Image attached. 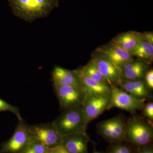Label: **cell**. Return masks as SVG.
Wrapping results in <instances>:
<instances>
[{"label":"cell","instance_id":"4fadbf2b","mask_svg":"<svg viewBox=\"0 0 153 153\" xmlns=\"http://www.w3.org/2000/svg\"><path fill=\"white\" fill-rule=\"evenodd\" d=\"M99 51L107 57L120 71L125 64L133 60L131 53L112 45L102 48Z\"/></svg>","mask_w":153,"mask_h":153},{"label":"cell","instance_id":"cb8c5ba5","mask_svg":"<svg viewBox=\"0 0 153 153\" xmlns=\"http://www.w3.org/2000/svg\"><path fill=\"white\" fill-rule=\"evenodd\" d=\"M134 148V153H153V147L152 143L144 146Z\"/></svg>","mask_w":153,"mask_h":153},{"label":"cell","instance_id":"5bb4252c","mask_svg":"<svg viewBox=\"0 0 153 153\" xmlns=\"http://www.w3.org/2000/svg\"><path fill=\"white\" fill-rule=\"evenodd\" d=\"M79 77L82 89L86 93L110 96L111 87L107 83L97 82L82 74L79 70H75Z\"/></svg>","mask_w":153,"mask_h":153},{"label":"cell","instance_id":"f1b7e54d","mask_svg":"<svg viewBox=\"0 0 153 153\" xmlns=\"http://www.w3.org/2000/svg\"><path fill=\"white\" fill-rule=\"evenodd\" d=\"M49 153V151H48V152H45V153Z\"/></svg>","mask_w":153,"mask_h":153},{"label":"cell","instance_id":"ba28073f","mask_svg":"<svg viewBox=\"0 0 153 153\" xmlns=\"http://www.w3.org/2000/svg\"><path fill=\"white\" fill-rule=\"evenodd\" d=\"M60 106L66 110L82 106L86 92L82 88L70 86H54Z\"/></svg>","mask_w":153,"mask_h":153},{"label":"cell","instance_id":"7402d4cb","mask_svg":"<svg viewBox=\"0 0 153 153\" xmlns=\"http://www.w3.org/2000/svg\"><path fill=\"white\" fill-rule=\"evenodd\" d=\"M7 111L13 113L18 117L19 121H22L23 120V118L20 114L19 108L18 107L11 105L7 102L0 98V112Z\"/></svg>","mask_w":153,"mask_h":153},{"label":"cell","instance_id":"277c9868","mask_svg":"<svg viewBox=\"0 0 153 153\" xmlns=\"http://www.w3.org/2000/svg\"><path fill=\"white\" fill-rule=\"evenodd\" d=\"M97 129L99 134L110 144L126 142V121L122 115L100 123Z\"/></svg>","mask_w":153,"mask_h":153},{"label":"cell","instance_id":"2e32d148","mask_svg":"<svg viewBox=\"0 0 153 153\" xmlns=\"http://www.w3.org/2000/svg\"><path fill=\"white\" fill-rule=\"evenodd\" d=\"M118 85L124 91L137 98L144 99L151 96L144 82L140 79L126 81L122 80Z\"/></svg>","mask_w":153,"mask_h":153},{"label":"cell","instance_id":"44dd1931","mask_svg":"<svg viewBox=\"0 0 153 153\" xmlns=\"http://www.w3.org/2000/svg\"><path fill=\"white\" fill-rule=\"evenodd\" d=\"M49 149L40 142L34 140L21 153H44L48 152Z\"/></svg>","mask_w":153,"mask_h":153},{"label":"cell","instance_id":"30bf717a","mask_svg":"<svg viewBox=\"0 0 153 153\" xmlns=\"http://www.w3.org/2000/svg\"><path fill=\"white\" fill-rule=\"evenodd\" d=\"M110 85L119 84L122 81L121 71L105 55L97 57L91 60Z\"/></svg>","mask_w":153,"mask_h":153},{"label":"cell","instance_id":"52a82bcc","mask_svg":"<svg viewBox=\"0 0 153 153\" xmlns=\"http://www.w3.org/2000/svg\"><path fill=\"white\" fill-rule=\"evenodd\" d=\"M110 96L86 93L82 107L85 122L88 125L91 120L108 109Z\"/></svg>","mask_w":153,"mask_h":153},{"label":"cell","instance_id":"8fae6325","mask_svg":"<svg viewBox=\"0 0 153 153\" xmlns=\"http://www.w3.org/2000/svg\"><path fill=\"white\" fill-rule=\"evenodd\" d=\"M52 76L54 86L70 85L82 88L80 80L75 71H70L56 66L52 71Z\"/></svg>","mask_w":153,"mask_h":153},{"label":"cell","instance_id":"d4e9b609","mask_svg":"<svg viewBox=\"0 0 153 153\" xmlns=\"http://www.w3.org/2000/svg\"><path fill=\"white\" fill-rule=\"evenodd\" d=\"M49 153H69L62 145L57 146L52 148H50Z\"/></svg>","mask_w":153,"mask_h":153},{"label":"cell","instance_id":"d6986e66","mask_svg":"<svg viewBox=\"0 0 153 153\" xmlns=\"http://www.w3.org/2000/svg\"><path fill=\"white\" fill-rule=\"evenodd\" d=\"M79 71L82 74L96 81L108 84L106 79L102 76L98 68L92 61Z\"/></svg>","mask_w":153,"mask_h":153},{"label":"cell","instance_id":"4316f807","mask_svg":"<svg viewBox=\"0 0 153 153\" xmlns=\"http://www.w3.org/2000/svg\"><path fill=\"white\" fill-rule=\"evenodd\" d=\"M148 41L150 42L152 44H153V34L152 33H147L143 35Z\"/></svg>","mask_w":153,"mask_h":153},{"label":"cell","instance_id":"6da1fadb","mask_svg":"<svg viewBox=\"0 0 153 153\" xmlns=\"http://www.w3.org/2000/svg\"><path fill=\"white\" fill-rule=\"evenodd\" d=\"M13 13L26 22L31 23L47 16L59 6L58 0H8Z\"/></svg>","mask_w":153,"mask_h":153},{"label":"cell","instance_id":"9a60e30c","mask_svg":"<svg viewBox=\"0 0 153 153\" xmlns=\"http://www.w3.org/2000/svg\"><path fill=\"white\" fill-rule=\"evenodd\" d=\"M141 38L140 34L135 32H127L114 38L111 41V45L132 53Z\"/></svg>","mask_w":153,"mask_h":153},{"label":"cell","instance_id":"7a4b0ae2","mask_svg":"<svg viewBox=\"0 0 153 153\" xmlns=\"http://www.w3.org/2000/svg\"><path fill=\"white\" fill-rule=\"evenodd\" d=\"M62 136L86 133L85 122L82 106L66 110L52 123Z\"/></svg>","mask_w":153,"mask_h":153},{"label":"cell","instance_id":"484cf974","mask_svg":"<svg viewBox=\"0 0 153 153\" xmlns=\"http://www.w3.org/2000/svg\"><path fill=\"white\" fill-rule=\"evenodd\" d=\"M146 80L147 85L151 88H153V70H150L146 74Z\"/></svg>","mask_w":153,"mask_h":153},{"label":"cell","instance_id":"83f0119b","mask_svg":"<svg viewBox=\"0 0 153 153\" xmlns=\"http://www.w3.org/2000/svg\"><path fill=\"white\" fill-rule=\"evenodd\" d=\"M92 153H104L103 152H99V151H98L96 149H94L93 150V152Z\"/></svg>","mask_w":153,"mask_h":153},{"label":"cell","instance_id":"8992f818","mask_svg":"<svg viewBox=\"0 0 153 153\" xmlns=\"http://www.w3.org/2000/svg\"><path fill=\"white\" fill-rule=\"evenodd\" d=\"M144 101V99L137 98L123 89L112 85L108 109L116 107L134 112L143 107Z\"/></svg>","mask_w":153,"mask_h":153},{"label":"cell","instance_id":"9c48e42d","mask_svg":"<svg viewBox=\"0 0 153 153\" xmlns=\"http://www.w3.org/2000/svg\"><path fill=\"white\" fill-rule=\"evenodd\" d=\"M30 130L34 140L40 142L49 148L62 145L63 136L52 123L30 126Z\"/></svg>","mask_w":153,"mask_h":153},{"label":"cell","instance_id":"ffe728a7","mask_svg":"<svg viewBox=\"0 0 153 153\" xmlns=\"http://www.w3.org/2000/svg\"><path fill=\"white\" fill-rule=\"evenodd\" d=\"M106 153H134V148L127 142L111 144Z\"/></svg>","mask_w":153,"mask_h":153},{"label":"cell","instance_id":"7c38bea8","mask_svg":"<svg viewBox=\"0 0 153 153\" xmlns=\"http://www.w3.org/2000/svg\"><path fill=\"white\" fill-rule=\"evenodd\" d=\"M89 139L86 133L63 137L62 145L69 153H88Z\"/></svg>","mask_w":153,"mask_h":153},{"label":"cell","instance_id":"603a6c76","mask_svg":"<svg viewBox=\"0 0 153 153\" xmlns=\"http://www.w3.org/2000/svg\"><path fill=\"white\" fill-rule=\"evenodd\" d=\"M143 114L145 116L149 119L151 121L153 120V103L149 102L143 106Z\"/></svg>","mask_w":153,"mask_h":153},{"label":"cell","instance_id":"5b68a950","mask_svg":"<svg viewBox=\"0 0 153 153\" xmlns=\"http://www.w3.org/2000/svg\"><path fill=\"white\" fill-rule=\"evenodd\" d=\"M34 140L30 126L20 121L12 137L1 145L0 153H21Z\"/></svg>","mask_w":153,"mask_h":153},{"label":"cell","instance_id":"e0dca14e","mask_svg":"<svg viewBox=\"0 0 153 153\" xmlns=\"http://www.w3.org/2000/svg\"><path fill=\"white\" fill-rule=\"evenodd\" d=\"M146 70V66L143 62L132 60L123 67L121 74L127 80H139L144 75Z\"/></svg>","mask_w":153,"mask_h":153},{"label":"cell","instance_id":"ac0fdd59","mask_svg":"<svg viewBox=\"0 0 153 153\" xmlns=\"http://www.w3.org/2000/svg\"><path fill=\"white\" fill-rule=\"evenodd\" d=\"M131 54L142 60H152L153 44L148 41L143 36H142L138 44Z\"/></svg>","mask_w":153,"mask_h":153},{"label":"cell","instance_id":"3957f363","mask_svg":"<svg viewBox=\"0 0 153 153\" xmlns=\"http://www.w3.org/2000/svg\"><path fill=\"white\" fill-rule=\"evenodd\" d=\"M153 137L152 126L141 118L133 117L126 121V142L134 147L150 144Z\"/></svg>","mask_w":153,"mask_h":153}]
</instances>
